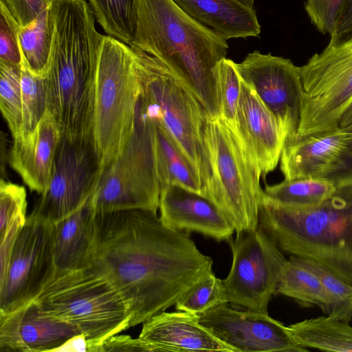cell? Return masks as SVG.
Instances as JSON below:
<instances>
[{"instance_id":"cell-1","label":"cell","mask_w":352,"mask_h":352,"mask_svg":"<svg viewBox=\"0 0 352 352\" xmlns=\"http://www.w3.org/2000/svg\"><path fill=\"white\" fill-rule=\"evenodd\" d=\"M189 235L165 226L150 211L96 212L90 267L108 278L124 298L129 327L175 305L214 273L212 258Z\"/></svg>"},{"instance_id":"cell-2","label":"cell","mask_w":352,"mask_h":352,"mask_svg":"<svg viewBox=\"0 0 352 352\" xmlns=\"http://www.w3.org/2000/svg\"><path fill=\"white\" fill-rule=\"evenodd\" d=\"M133 49L162 63L188 87L208 118L219 117L215 73L227 41L186 14L173 0H138Z\"/></svg>"},{"instance_id":"cell-3","label":"cell","mask_w":352,"mask_h":352,"mask_svg":"<svg viewBox=\"0 0 352 352\" xmlns=\"http://www.w3.org/2000/svg\"><path fill=\"white\" fill-rule=\"evenodd\" d=\"M320 205L299 209L263 195L259 228L286 254L313 261L352 284V173Z\"/></svg>"},{"instance_id":"cell-4","label":"cell","mask_w":352,"mask_h":352,"mask_svg":"<svg viewBox=\"0 0 352 352\" xmlns=\"http://www.w3.org/2000/svg\"><path fill=\"white\" fill-rule=\"evenodd\" d=\"M34 300L49 314L76 326L86 338L89 352H100L104 340L130 328L124 298L91 267L56 270Z\"/></svg>"},{"instance_id":"cell-5","label":"cell","mask_w":352,"mask_h":352,"mask_svg":"<svg viewBox=\"0 0 352 352\" xmlns=\"http://www.w3.org/2000/svg\"><path fill=\"white\" fill-rule=\"evenodd\" d=\"M204 142L210 179L202 195L233 226L236 234L259 226L262 173L236 130L221 117L208 118Z\"/></svg>"},{"instance_id":"cell-6","label":"cell","mask_w":352,"mask_h":352,"mask_svg":"<svg viewBox=\"0 0 352 352\" xmlns=\"http://www.w3.org/2000/svg\"><path fill=\"white\" fill-rule=\"evenodd\" d=\"M133 50L140 97L148 113L169 133L197 170L204 191L211 174L204 142L208 116L178 76L154 56Z\"/></svg>"},{"instance_id":"cell-7","label":"cell","mask_w":352,"mask_h":352,"mask_svg":"<svg viewBox=\"0 0 352 352\" xmlns=\"http://www.w3.org/2000/svg\"><path fill=\"white\" fill-rule=\"evenodd\" d=\"M140 95L133 48L104 36L96 73L92 129L103 170L120 153L133 131Z\"/></svg>"},{"instance_id":"cell-8","label":"cell","mask_w":352,"mask_h":352,"mask_svg":"<svg viewBox=\"0 0 352 352\" xmlns=\"http://www.w3.org/2000/svg\"><path fill=\"white\" fill-rule=\"evenodd\" d=\"M160 191L155 120L140 95L133 131L120 153L103 170L91 202L96 213L143 210L157 214Z\"/></svg>"},{"instance_id":"cell-9","label":"cell","mask_w":352,"mask_h":352,"mask_svg":"<svg viewBox=\"0 0 352 352\" xmlns=\"http://www.w3.org/2000/svg\"><path fill=\"white\" fill-rule=\"evenodd\" d=\"M299 68L304 96L296 140L337 129L352 101V36L331 38Z\"/></svg>"},{"instance_id":"cell-10","label":"cell","mask_w":352,"mask_h":352,"mask_svg":"<svg viewBox=\"0 0 352 352\" xmlns=\"http://www.w3.org/2000/svg\"><path fill=\"white\" fill-rule=\"evenodd\" d=\"M232 265L223 280L228 302L267 314L287 259L261 228L236 234L228 241Z\"/></svg>"},{"instance_id":"cell-11","label":"cell","mask_w":352,"mask_h":352,"mask_svg":"<svg viewBox=\"0 0 352 352\" xmlns=\"http://www.w3.org/2000/svg\"><path fill=\"white\" fill-rule=\"evenodd\" d=\"M102 171L92 139L62 137L48 187L30 214L50 223L71 214L93 195Z\"/></svg>"},{"instance_id":"cell-12","label":"cell","mask_w":352,"mask_h":352,"mask_svg":"<svg viewBox=\"0 0 352 352\" xmlns=\"http://www.w3.org/2000/svg\"><path fill=\"white\" fill-rule=\"evenodd\" d=\"M55 270L52 223L30 214L16 236L6 274L0 279V316L34 300Z\"/></svg>"},{"instance_id":"cell-13","label":"cell","mask_w":352,"mask_h":352,"mask_svg":"<svg viewBox=\"0 0 352 352\" xmlns=\"http://www.w3.org/2000/svg\"><path fill=\"white\" fill-rule=\"evenodd\" d=\"M235 65L241 79L275 116L284 145L296 140L304 96L299 67L289 58L258 51L248 54Z\"/></svg>"},{"instance_id":"cell-14","label":"cell","mask_w":352,"mask_h":352,"mask_svg":"<svg viewBox=\"0 0 352 352\" xmlns=\"http://www.w3.org/2000/svg\"><path fill=\"white\" fill-rule=\"evenodd\" d=\"M199 321L235 352L308 351L296 344L287 326L268 314L239 311L226 303L200 316Z\"/></svg>"},{"instance_id":"cell-15","label":"cell","mask_w":352,"mask_h":352,"mask_svg":"<svg viewBox=\"0 0 352 352\" xmlns=\"http://www.w3.org/2000/svg\"><path fill=\"white\" fill-rule=\"evenodd\" d=\"M351 152L352 131L339 127L285 144L280 168L285 180L336 182L352 173Z\"/></svg>"},{"instance_id":"cell-16","label":"cell","mask_w":352,"mask_h":352,"mask_svg":"<svg viewBox=\"0 0 352 352\" xmlns=\"http://www.w3.org/2000/svg\"><path fill=\"white\" fill-rule=\"evenodd\" d=\"M80 333L76 326L47 313L36 300L0 316L1 352L54 351Z\"/></svg>"},{"instance_id":"cell-17","label":"cell","mask_w":352,"mask_h":352,"mask_svg":"<svg viewBox=\"0 0 352 352\" xmlns=\"http://www.w3.org/2000/svg\"><path fill=\"white\" fill-rule=\"evenodd\" d=\"M160 219L166 227L190 234H201L217 241H228L234 228L217 207L202 195L177 185L160 191Z\"/></svg>"},{"instance_id":"cell-18","label":"cell","mask_w":352,"mask_h":352,"mask_svg":"<svg viewBox=\"0 0 352 352\" xmlns=\"http://www.w3.org/2000/svg\"><path fill=\"white\" fill-rule=\"evenodd\" d=\"M241 83L234 129L265 176L280 162L284 138L271 111L250 85Z\"/></svg>"},{"instance_id":"cell-19","label":"cell","mask_w":352,"mask_h":352,"mask_svg":"<svg viewBox=\"0 0 352 352\" xmlns=\"http://www.w3.org/2000/svg\"><path fill=\"white\" fill-rule=\"evenodd\" d=\"M199 316L182 311H164L143 322L139 338L146 351L235 352L200 324Z\"/></svg>"},{"instance_id":"cell-20","label":"cell","mask_w":352,"mask_h":352,"mask_svg":"<svg viewBox=\"0 0 352 352\" xmlns=\"http://www.w3.org/2000/svg\"><path fill=\"white\" fill-rule=\"evenodd\" d=\"M61 138L48 109L33 131L13 138L9 162L30 190L41 195L47 190Z\"/></svg>"},{"instance_id":"cell-21","label":"cell","mask_w":352,"mask_h":352,"mask_svg":"<svg viewBox=\"0 0 352 352\" xmlns=\"http://www.w3.org/2000/svg\"><path fill=\"white\" fill-rule=\"evenodd\" d=\"M91 197L76 211L52 223L56 270H75L91 265L95 243L96 215Z\"/></svg>"},{"instance_id":"cell-22","label":"cell","mask_w":352,"mask_h":352,"mask_svg":"<svg viewBox=\"0 0 352 352\" xmlns=\"http://www.w3.org/2000/svg\"><path fill=\"white\" fill-rule=\"evenodd\" d=\"M186 14L226 41L258 36L261 25L254 8L235 0H173Z\"/></svg>"},{"instance_id":"cell-23","label":"cell","mask_w":352,"mask_h":352,"mask_svg":"<svg viewBox=\"0 0 352 352\" xmlns=\"http://www.w3.org/2000/svg\"><path fill=\"white\" fill-rule=\"evenodd\" d=\"M155 126L156 164L160 188L173 184L202 195L203 186L197 170L169 133L155 120Z\"/></svg>"},{"instance_id":"cell-24","label":"cell","mask_w":352,"mask_h":352,"mask_svg":"<svg viewBox=\"0 0 352 352\" xmlns=\"http://www.w3.org/2000/svg\"><path fill=\"white\" fill-rule=\"evenodd\" d=\"M298 345L326 351L352 352V326L347 322L319 316L287 326Z\"/></svg>"},{"instance_id":"cell-25","label":"cell","mask_w":352,"mask_h":352,"mask_svg":"<svg viewBox=\"0 0 352 352\" xmlns=\"http://www.w3.org/2000/svg\"><path fill=\"white\" fill-rule=\"evenodd\" d=\"M275 294L294 298L303 307L316 305L327 315L331 311V299L320 278L292 257L283 267Z\"/></svg>"},{"instance_id":"cell-26","label":"cell","mask_w":352,"mask_h":352,"mask_svg":"<svg viewBox=\"0 0 352 352\" xmlns=\"http://www.w3.org/2000/svg\"><path fill=\"white\" fill-rule=\"evenodd\" d=\"M54 32L52 6L32 23L19 28V45L30 70L36 75L45 76L50 61Z\"/></svg>"},{"instance_id":"cell-27","label":"cell","mask_w":352,"mask_h":352,"mask_svg":"<svg viewBox=\"0 0 352 352\" xmlns=\"http://www.w3.org/2000/svg\"><path fill=\"white\" fill-rule=\"evenodd\" d=\"M336 188V182L300 179L285 180L266 186L264 195L280 205L299 209H306L320 205Z\"/></svg>"},{"instance_id":"cell-28","label":"cell","mask_w":352,"mask_h":352,"mask_svg":"<svg viewBox=\"0 0 352 352\" xmlns=\"http://www.w3.org/2000/svg\"><path fill=\"white\" fill-rule=\"evenodd\" d=\"M138 0H87L104 32L130 47L134 39Z\"/></svg>"},{"instance_id":"cell-29","label":"cell","mask_w":352,"mask_h":352,"mask_svg":"<svg viewBox=\"0 0 352 352\" xmlns=\"http://www.w3.org/2000/svg\"><path fill=\"white\" fill-rule=\"evenodd\" d=\"M21 87L22 131L20 135H25L35 129L47 111V95L44 76L32 73L23 56L21 65Z\"/></svg>"},{"instance_id":"cell-30","label":"cell","mask_w":352,"mask_h":352,"mask_svg":"<svg viewBox=\"0 0 352 352\" xmlns=\"http://www.w3.org/2000/svg\"><path fill=\"white\" fill-rule=\"evenodd\" d=\"M296 262L315 273L323 284L331 301L328 316L350 322L352 320V284L317 263L290 256Z\"/></svg>"},{"instance_id":"cell-31","label":"cell","mask_w":352,"mask_h":352,"mask_svg":"<svg viewBox=\"0 0 352 352\" xmlns=\"http://www.w3.org/2000/svg\"><path fill=\"white\" fill-rule=\"evenodd\" d=\"M0 107L12 138L22 131L21 66L0 62Z\"/></svg>"},{"instance_id":"cell-32","label":"cell","mask_w":352,"mask_h":352,"mask_svg":"<svg viewBox=\"0 0 352 352\" xmlns=\"http://www.w3.org/2000/svg\"><path fill=\"white\" fill-rule=\"evenodd\" d=\"M236 63L225 58L217 65L215 73L219 116L234 129L241 93V80Z\"/></svg>"},{"instance_id":"cell-33","label":"cell","mask_w":352,"mask_h":352,"mask_svg":"<svg viewBox=\"0 0 352 352\" xmlns=\"http://www.w3.org/2000/svg\"><path fill=\"white\" fill-rule=\"evenodd\" d=\"M228 302L223 280L214 273L197 284L175 304L177 311L200 316Z\"/></svg>"},{"instance_id":"cell-34","label":"cell","mask_w":352,"mask_h":352,"mask_svg":"<svg viewBox=\"0 0 352 352\" xmlns=\"http://www.w3.org/2000/svg\"><path fill=\"white\" fill-rule=\"evenodd\" d=\"M27 194L23 186L1 179L0 182V239L5 235L14 217L26 213Z\"/></svg>"},{"instance_id":"cell-35","label":"cell","mask_w":352,"mask_h":352,"mask_svg":"<svg viewBox=\"0 0 352 352\" xmlns=\"http://www.w3.org/2000/svg\"><path fill=\"white\" fill-rule=\"evenodd\" d=\"M345 0H306L305 9L311 22L323 34L334 36Z\"/></svg>"},{"instance_id":"cell-36","label":"cell","mask_w":352,"mask_h":352,"mask_svg":"<svg viewBox=\"0 0 352 352\" xmlns=\"http://www.w3.org/2000/svg\"><path fill=\"white\" fill-rule=\"evenodd\" d=\"M19 28L7 9L0 4V62L21 66Z\"/></svg>"},{"instance_id":"cell-37","label":"cell","mask_w":352,"mask_h":352,"mask_svg":"<svg viewBox=\"0 0 352 352\" xmlns=\"http://www.w3.org/2000/svg\"><path fill=\"white\" fill-rule=\"evenodd\" d=\"M54 0H0L19 28L32 23Z\"/></svg>"},{"instance_id":"cell-38","label":"cell","mask_w":352,"mask_h":352,"mask_svg":"<svg viewBox=\"0 0 352 352\" xmlns=\"http://www.w3.org/2000/svg\"><path fill=\"white\" fill-rule=\"evenodd\" d=\"M26 219L25 212L17 214L12 220L3 237L0 239V279L6 274L15 239Z\"/></svg>"},{"instance_id":"cell-39","label":"cell","mask_w":352,"mask_h":352,"mask_svg":"<svg viewBox=\"0 0 352 352\" xmlns=\"http://www.w3.org/2000/svg\"><path fill=\"white\" fill-rule=\"evenodd\" d=\"M104 351H146L144 343L129 336H113L103 342L100 352Z\"/></svg>"},{"instance_id":"cell-40","label":"cell","mask_w":352,"mask_h":352,"mask_svg":"<svg viewBox=\"0 0 352 352\" xmlns=\"http://www.w3.org/2000/svg\"><path fill=\"white\" fill-rule=\"evenodd\" d=\"M352 36V0H345L339 16L336 32L334 36L338 39H345Z\"/></svg>"},{"instance_id":"cell-41","label":"cell","mask_w":352,"mask_h":352,"mask_svg":"<svg viewBox=\"0 0 352 352\" xmlns=\"http://www.w3.org/2000/svg\"><path fill=\"white\" fill-rule=\"evenodd\" d=\"M54 351H66V352H85L88 351V345L87 339L82 333L76 335L60 346L57 348Z\"/></svg>"},{"instance_id":"cell-42","label":"cell","mask_w":352,"mask_h":352,"mask_svg":"<svg viewBox=\"0 0 352 352\" xmlns=\"http://www.w3.org/2000/svg\"><path fill=\"white\" fill-rule=\"evenodd\" d=\"M338 125L340 128L352 131V101L341 116Z\"/></svg>"},{"instance_id":"cell-43","label":"cell","mask_w":352,"mask_h":352,"mask_svg":"<svg viewBox=\"0 0 352 352\" xmlns=\"http://www.w3.org/2000/svg\"><path fill=\"white\" fill-rule=\"evenodd\" d=\"M237 2L251 8H254V0H235Z\"/></svg>"},{"instance_id":"cell-44","label":"cell","mask_w":352,"mask_h":352,"mask_svg":"<svg viewBox=\"0 0 352 352\" xmlns=\"http://www.w3.org/2000/svg\"><path fill=\"white\" fill-rule=\"evenodd\" d=\"M350 162H351V168H352V152H351V160H350Z\"/></svg>"}]
</instances>
